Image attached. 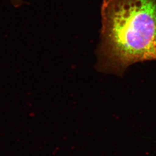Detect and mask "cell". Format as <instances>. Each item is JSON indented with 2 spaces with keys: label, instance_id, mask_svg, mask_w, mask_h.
I'll return each mask as SVG.
<instances>
[{
  "label": "cell",
  "instance_id": "obj_2",
  "mask_svg": "<svg viewBox=\"0 0 156 156\" xmlns=\"http://www.w3.org/2000/svg\"><path fill=\"white\" fill-rule=\"evenodd\" d=\"M15 8H18L23 4L22 0H9Z\"/></svg>",
  "mask_w": 156,
  "mask_h": 156
},
{
  "label": "cell",
  "instance_id": "obj_1",
  "mask_svg": "<svg viewBox=\"0 0 156 156\" xmlns=\"http://www.w3.org/2000/svg\"><path fill=\"white\" fill-rule=\"evenodd\" d=\"M96 69L122 76L137 62L156 60V0H103Z\"/></svg>",
  "mask_w": 156,
  "mask_h": 156
}]
</instances>
